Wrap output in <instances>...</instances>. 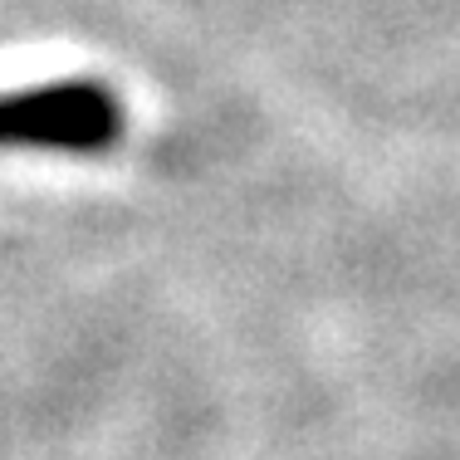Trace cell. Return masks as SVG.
Segmentation results:
<instances>
[{
	"label": "cell",
	"mask_w": 460,
	"mask_h": 460,
	"mask_svg": "<svg viewBox=\"0 0 460 460\" xmlns=\"http://www.w3.org/2000/svg\"><path fill=\"white\" fill-rule=\"evenodd\" d=\"M123 133V108L98 79H59L0 93V147L98 152Z\"/></svg>",
	"instance_id": "1"
}]
</instances>
